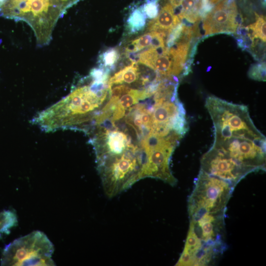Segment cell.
<instances>
[{
    "instance_id": "obj_19",
    "label": "cell",
    "mask_w": 266,
    "mask_h": 266,
    "mask_svg": "<svg viewBox=\"0 0 266 266\" xmlns=\"http://www.w3.org/2000/svg\"><path fill=\"white\" fill-rule=\"evenodd\" d=\"M266 62H263L252 65L248 72V77L253 80L266 81Z\"/></svg>"
},
{
    "instance_id": "obj_2",
    "label": "cell",
    "mask_w": 266,
    "mask_h": 266,
    "mask_svg": "<svg viewBox=\"0 0 266 266\" xmlns=\"http://www.w3.org/2000/svg\"><path fill=\"white\" fill-rule=\"evenodd\" d=\"M83 0H0V16L26 23L38 46L49 44L56 24L66 11Z\"/></svg>"
},
{
    "instance_id": "obj_7",
    "label": "cell",
    "mask_w": 266,
    "mask_h": 266,
    "mask_svg": "<svg viewBox=\"0 0 266 266\" xmlns=\"http://www.w3.org/2000/svg\"><path fill=\"white\" fill-rule=\"evenodd\" d=\"M134 61L145 65L164 77H183L185 61L171 48H150L136 55Z\"/></svg>"
},
{
    "instance_id": "obj_6",
    "label": "cell",
    "mask_w": 266,
    "mask_h": 266,
    "mask_svg": "<svg viewBox=\"0 0 266 266\" xmlns=\"http://www.w3.org/2000/svg\"><path fill=\"white\" fill-rule=\"evenodd\" d=\"M226 211L189 216V231L192 232L199 240L201 244L199 250L216 248L225 251L227 248L225 241Z\"/></svg>"
},
{
    "instance_id": "obj_5",
    "label": "cell",
    "mask_w": 266,
    "mask_h": 266,
    "mask_svg": "<svg viewBox=\"0 0 266 266\" xmlns=\"http://www.w3.org/2000/svg\"><path fill=\"white\" fill-rule=\"evenodd\" d=\"M180 140L172 136H162L150 133L140 141L145 155L142 177L160 179L174 186L177 179L170 168L172 153Z\"/></svg>"
},
{
    "instance_id": "obj_21",
    "label": "cell",
    "mask_w": 266,
    "mask_h": 266,
    "mask_svg": "<svg viewBox=\"0 0 266 266\" xmlns=\"http://www.w3.org/2000/svg\"><path fill=\"white\" fill-rule=\"evenodd\" d=\"M146 18L153 19L159 13L158 0H148L140 6Z\"/></svg>"
},
{
    "instance_id": "obj_22",
    "label": "cell",
    "mask_w": 266,
    "mask_h": 266,
    "mask_svg": "<svg viewBox=\"0 0 266 266\" xmlns=\"http://www.w3.org/2000/svg\"><path fill=\"white\" fill-rule=\"evenodd\" d=\"M221 0H210L209 3L211 5H213L216 4L217 3L219 2Z\"/></svg>"
},
{
    "instance_id": "obj_10",
    "label": "cell",
    "mask_w": 266,
    "mask_h": 266,
    "mask_svg": "<svg viewBox=\"0 0 266 266\" xmlns=\"http://www.w3.org/2000/svg\"><path fill=\"white\" fill-rule=\"evenodd\" d=\"M153 99L146 103H137L127 110L124 120L133 129L140 142L150 133L152 129Z\"/></svg>"
},
{
    "instance_id": "obj_9",
    "label": "cell",
    "mask_w": 266,
    "mask_h": 266,
    "mask_svg": "<svg viewBox=\"0 0 266 266\" xmlns=\"http://www.w3.org/2000/svg\"><path fill=\"white\" fill-rule=\"evenodd\" d=\"M200 170L223 179L234 187L249 174L226 154L212 147L201 157Z\"/></svg>"
},
{
    "instance_id": "obj_15",
    "label": "cell",
    "mask_w": 266,
    "mask_h": 266,
    "mask_svg": "<svg viewBox=\"0 0 266 266\" xmlns=\"http://www.w3.org/2000/svg\"><path fill=\"white\" fill-rule=\"evenodd\" d=\"M146 17L140 7L133 9L127 20V27L131 33H137L145 28Z\"/></svg>"
},
{
    "instance_id": "obj_1",
    "label": "cell",
    "mask_w": 266,
    "mask_h": 266,
    "mask_svg": "<svg viewBox=\"0 0 266 266\" xmlns=\"http://www.w3.org/2000/svg\"><path fill=\"white\" fill-rule=\"evenodd\" d=\"M109 78L89 74L67 96L37 113L32 123L46 133L76 130L87 133L110 97Z\"/></svg>"
},
{
    "instance_id": "obj_12",
    "label": "cell",
    "mask_w": 266,
    "mask_h": 266,
    "mask_svg": "<svg viewBox=\"0 0 266 266\" xmlns=\"http://www.w3.org/2000/svg\"><path fill=\"white\" fill-rule=\"evenodd\" d=\"M149 76L141 77V73L137 62L132 61L131 64L115 73L108 79L109 88L114 85H127L140 81L145 85H149L154 81H150Z\"/></svg>"
},
{
    "instance_id": "obj_18",
    "label": "cell",
    "mask_w": 266,
    "mask_h": 266,
    "mask_svg": "<svg viewBox=\"0 0 266 266\" xmlns=\"http://www.w3.org/2000/svg\"><path fill=\"white\" fill-rule=\"evenodd\" d=\"M256 22L247 26L253 38H258L266 42V18L263 15L255 13Z\"/></svg>"
},
{
    "instance_id": "obj_20",
    "label": "cell",
    "mask_w": 266,
    "mask_h": 266,
    "mask_svg": "<svg viewBox=\"0 0 266 266\" xmlns=\"http://www.w3.org/2000/svg\"><path fill=\"white\" fill-rule=\"evenodd\" d=\"M265 42L258 38L253 39L248 51L252 54L255 60L260 61L265 58Z\"/></svg>"
},
{
    "instance_id": "obj_14",
    "label": "cell",
    "mask_w": 266,
    "mask_h": 266,
    "mask_svg": "<svg viewBox=\"0 0 266 266\" xmlns=\"http://www.w3.org/2000/svg\"><path fill=\"white\" fill-rule=\"evenodd\" d=\"M201 7V0H180L178 6L173 9L181 22L189 25L201 19L200 15Z\"/></svg>"
},
{
    "instance_id": "obj_17",
    "label": "cell",
    "mask_w": 266,
    "mask_h": 266,
    "mask_svg": "<svg viewBox=\"0 0 266 266\" xmlns=\"http://www.w3.org/2000/svg\"><path fill=\"white\" fill-rule=\"evenodd\" d=\"M16 214L11 210L0 212V238L10 233V230L17 225Z\"/></svg>"
},
{
    "instance_id": "obj_4",
    "label": "cell",
    "mask_w": 266,
    "mask_h": 266,
    "mask_svg": "<svg viewBox=\"0 0 266 266\" xmlns=\"http://www.w3.org/2000/svg\"><path fill=\"white\" fill-rule=\"evenodd\" d=\"M234 188L227 181L200 169L188 198L189 216L226 210Z\"/></svg>"
},
{
    "instance_id": "obj_8",
    "label": "cell",
    "mask_w": 266,
    "mask_h": 266,
    "mask_svg": "<svg viewBox=\"0 0 266 266\" xmlns=\"http://www.w3.org/2000/svg\"><path fill=\"white\" fill-rule=\"evenodd\" d=\"M242 22L243 18L239 17L235 0H222L203 18L204 35L234 34Z\"/></svg>"
},
{
    "instance_id": "obj_11",
    "label": "cell",
    "mask_w": 266,
    "mask_h": 266,
    "mask_svg": "<svg viewBox=\"0 0 266 266\" xmlns=\"http://www.w3.org/2000/svg\"><path fill=\"white\" fill-rule=\"evenodd\" d=\"M181 22L169 2L166 3L159 11L157 16L147 24V31H155L168 35Z\"/></svg>"
},
{
    "instance_id": "obj_13",
    "label": "cell",
    "mask_w": 266,
    "mask_h": 266,
    "mask_svg": "<svg viewBox=\"0 0 266 266\" xmlns=\"http://www.w3.org/2000/svg\"><path fill=\"white\" fill-rule=\"evenodd\" d=\"M166 35L162 33L152 31L146 33L132 41L126 47L127 53H135L141 50L150 48L165 47Z\"/></svg>"
},
{
    "instance_id": "obj_3",
    "label": "cell",
    "mask_w": 266,
    "mask_h": 266,
    "mask_svg": "<svg viewBox=\"0 0 266 266\" xmlns=\"http://www.w3.org/2000/svg\"><path fill=\"white\" fill-rule=\"evenodd\" d=\"M53 243L42 232L35 231L20 237L3 249L1 265L13 266H55L52 259Z\"/></svg>"
},
{
    "instance_id": "obj_23",
    "label": "cell",
    "mask_w": 266,
    "mask_h": 266,
    "mask_svg": "<svg viewBox=\"0 0 266 266\" xmlns=\"http://www.w3.org/2000/svg\"><path fill=\"white\" fill-rule=\"evenodd\" d=\"M153 83H154V82H153ZM149 85H148V86H146L147 87V86H149Z\"/></svg>"
},
{
    "instance_id": "obj_16",
    "label": "cell",
    "mask_w": 266,
    "mask_h": 266,
    "mask_svg": "<svg viewBox=\"0 0 266 266\" xmlns=\"http://www.w3.org/2000/svg\"><path fill=\"white\" fill-rule=\"evenodd\" d=\"M120 58L117 48H112L102 52L99 58V66L109 70L113 68Z\"/></svg>"
}]
</instances>
